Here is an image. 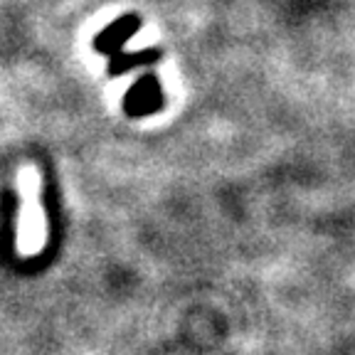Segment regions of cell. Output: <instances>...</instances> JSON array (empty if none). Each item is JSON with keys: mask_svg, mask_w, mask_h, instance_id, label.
<instances>
[{"mask_svg": "<svg viewBox=\"0 0 355 355\" xmlns=\"http://www.w3.org/2000/svg\"><path fill=\"white\" fill-rule=\"evenodd\" d=\"M20 210L15 220V252L17 257H37L47 247V215L42 207V175L28 163L15 178Z\"/></svg>", "mask_w": 355, "mask_h": 355, "instance_id": "obj_1", "label": "cell"}]
</instances>
